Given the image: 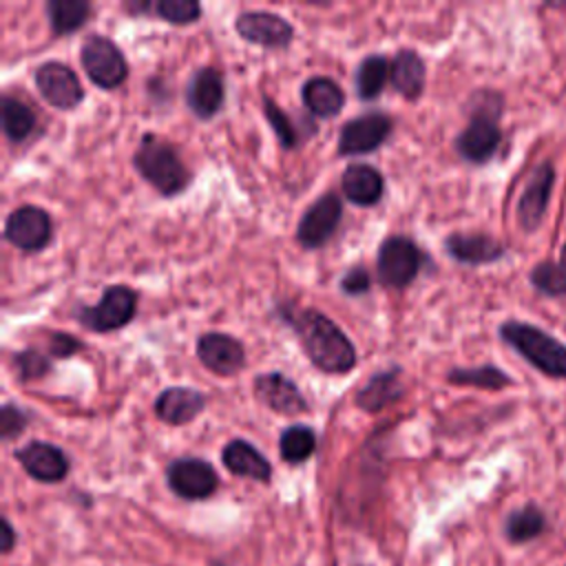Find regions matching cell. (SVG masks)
Instances as JSON below:
<instances>
[{"label":"cell","instance_id":"obj_21","mask_svg":"<svg viewBox=\"0 0 566 566\" xmlns=\"http://www.w3.org/2000/svg\"><path fill=\"white\" fill-rule=\"evenodd\" d=\"M402 396H405V387L400 382V369L391 367V369H380L374 376H369L356 391L354 400L363 411L376 413V411H382L385 407L394 405Z\"/></svg>","mask_w":566,"mask_h":566},{"label":"cell","instance_id":"obj_7","mask_svg":"<svg viewBox=\"0 0 566 566\" xmlns=\"http://www.w3.org/2000/svg\"><path fill=\"white\" fill-rule=\"evenodd\" d=\"M420 268H422V252L411 239L402 234H391L380 243L378 256H376V272H378V281L385 287H394V290L407 287L418 276Z\"/></svg>","mask_w":566,"mask_h":566},{"label":"cell","instance_id":"obj_32","mask_svg":"<svg viewBox=\"0 0 566 566\" xmlns=\"http://www.w3.org/2000/svg\"><path fill=\"white\" fill-rule=\"evenodd\" d=\"M316 449V433L305 424L287 427L279 438V453L287 464L305 462Z\"/></svg>","mask_w":566,"mask_h":566},{"label":"cell","instance_id":"obj_31","mask_svg":"<svg viewBox=\"0 0 566 566\" xmlns=\"http://www.w3.org/2000/svg\"><path fill=\"white\" fill-rule=\"evenodd\" d=\"M528 281L535 292L548 298H562L566 296V256L559 261H539L531 274Z\"/></svg>","mask_w":566,"mask_h":566},{"label":"cell","instance_id":"obj_6","mask_svg":"<svg viewBox=\"0 0 566 566\" xmlns=\"http://www.w3.org/2000/svg\"><path fill=\"white\" fill-rule=\"evenodd\" d=\"M80 62L88 80L106 91L117 88L128 77V62L119 46L99 33L88 35L80 49Z\"/></svg>","mask_w":566,"mask_h":566},{"label":"cell","instance_id":"obj_9","mask_svg":"<svg viewBox=\"0 0 566 566\" xmlns=\"http://www.w3.org/2000/svg\"><path fill=\"white\" fill-rule=\"evenodd\" d=\"M53 237V223L44 208L20 206L4 221V239L22 252H40Z\"/></svg>","mask_w":566,"mask_h":566},{"label":"cell","instance_id":"obj_35","mask_svg":"<svg viewBox=\"0 0 566 566\" xmlns=\"http://www.w3.org/2000/svg\"><path fill=\"white\" fill-rule=\"evenodd\" d=\"M15 363V374L22 382L29 380H40L51 371V358L38 349H20L13 356Z\"/></svg>","mask_w":566,"mask_h":566},{"label":"cell","instance_id":"obj_4","mask_svg":"<svg viewBox=\"0 0 566 566\" xmlns=\"http://www.w3.org/2000/svg\"><path fill=\"white\" fill-rule=\"evenodd\" d=\"M497 332L531 367L544 376L566 380V345L562 340L524 321H504Z\"/></svg>","mask_w":566,"mask_h":566},{"label":"cell","instance_id":"obj_39","mask_svg":"<svg viewBox=\"0 0 566 566\" xmlns=\"http://www.w3.org/2000/svg\"><path fill=\"white\" fill-rule=\"evenodd\" d=\"M2 528H4V546H2V551L9 553L13 548V542H15V535H13V528H11L9 520H2Z\"/></svg>","mask_w":566,"mask_h":566},{"label":"cell","instance_id":"obj_38","mask_svg":"<svg viewBox=\"0 0 566 566\" xmlns=\"http://www.w3.org/2000/svg\"><path fill=\"white\" fill-rule=\"evenodd\" d=\"M77 349H82V343L75 336H71L66 332L49 334V356H53V358H69Z\"/></svg>","mask_w":566,"mask_h":566},{"label":"cell","instance_id":"obj_34","mask_svg":"<svg viewBox=\"0 0 566 566\" xmlns=\"http://www.w3.org/2000/svg\"><path fill=\"white\" fill-rule=\"evenodd\" d=\"M263 115H265V119L270 122V126H272V130H274L279 144H281L283 148H294V146L298 144L301 135H298L296 124H294V122L290 119V115L283 113V111L279 108V104H276L272 97H268V95H263Z\"/></svg>","mask_w":566,"mask_h":566},{"label":"cell","instance_id":"obj_3","mask_svg":"<svg viewBox=\"0 0 566 566\" xmlns=\"http://www.w3.org/2000/svg\"><path fill=\"white\" fill-rule=\"evenodd\" d=\"M133 166L164 197H175L190 184V170L179 153L155 133H146L139 139Z\"/></svg>","mask_w":566,"mask_h":566},{"label":"cell","instance_id":"obj_12","mask_svg":"<svg viewBox=\"0 0 566 566\" xmlns=\"http://www.w3.org/2000/svg\"><path fill=\"white\" fill-rule=\"evenodd\" d=\"M166 480L172 493L184 500H206L219 486V475L201 458H177L166 469Z\"/></svg>","mask_w":566,"mask_h":566},{"label":"cell","instance_id":"obj_5","mask_svg":"<svg viewBox=\"0 0 566 566\" xmlns=\"http://www.w3.org/2000/svg\"><path fill=\"white\" fill-rule=\"evenodd\" d=\"M137 312V292L128 285H108L95 305H80L75 318L95 334L122 329Z\"/></svg>","mask_w":566,"mask_h":566},{"label":"cell","instance_id":"obj_27","mask_svg":"<svg viewBox=\"0 0 566 566\" xmlns=\"http://www.w3.org/2000/svg\"><path fill=\"white\" fill-rule=\"evenodd\" d=\"M44 9L55 35H66L82 29L91 15V4L86 0H49Z\"/></svg>","mask_w":566,"mask_h":566},{"label":"cell","instance_id":"obj_22","mask_svg":"<svg viewBox=\"0 0 566 566\" xmlns=\"http://www.w3.org/2000/svg\"><path fill=\"white\" fill-rule=\"evenodd\" d=\"M340 190L356 206H374L385 192V179L369 164H349L340 175Z\"/></svg>","mask_w":566,"mask_h":566},{"label":"cell","instance_id":"obj_18","mask_svg":"<svg viewBox=\"0 0 566 566\" xmlns=\"http://www.w3.org/2000/svg\"><path fill=\"white\" fill-rule=\"evenodd\" d=\"M226 99V88H223V75L214 66H201L197 69L186 86V102L188 108L199 117V119H210L214 117Z\"/></svg>","mask_w":566,"mask_h":566},{"label":"cell","instance_id":"obj_26","mask_svg":"<svg viewBox=\"0 0 566 566\" xmlns=\"http://www.w3.org/2000/svg\"><path fill=\"white\" fill-rule=\"evenodd\" d=\"M546 531V515L537 504H524L504 520V535L513 544H524Z\"/></svg>","mask_w":566,"mask_h":566},{"label":"cell","instance_id":"obj_10","mask_svg":"<svg viewBox=\"0 0 566 566\" xmlns=\"http://www.w3.org/2000/svg\"><path fill=\"white\" fill-rule=\"evenodd\" d=\"M40 95L57 111H71L84 99V88L77 73L57 60L44 62L33 73Z\"/></svg>","mask_w":566,"mask_h":566},{"label":"cell","instance_id":"obj_20","mask_svg":"<svg viewBox=\"0 0 566 566\" xmlns=\"http://www.w3.org/2000/svg\"><path fill=\"white\" fill-rule=\"evenodd\" d=\"M206 407V396L192 387H166L155 398V413L166 424H188Z\"/></svg>","mask_w":566,"mask_h":566},{"label":"cell","instance_id":"obj_13","mask_svg":"<svg viewBox=\"0 0 566 566\" xmlns=\"http://www.w3.org/2000/svg\"><path fill=\"white\" fill-rule=\"evenodd\" d=\"M555 186V168L551 161H542L528 177L517 199V223L524 232H535L546 217L551 192Z\"/></svg>","mask_w":566,"mask_h":566},{"label":"cell","instance_id":"obj_1","mask_svg":"<svg viewBox=\"0 0 566 566\" xmlns=\"http://www.w3.org/2000/svg\"><path fill=\"white\" fill-rule=\"evenodd\" d=\"M285 321L294 327L310 363L325 374H347L356 367V347L345 332L318 310L283 307Z\"/></svg>","mask_w":566,"mask_h":566},{"label":"cell","instance_id":"obj_28","mask_svg":"<svg viewBox=\"0 0 566 566\" xmlns=\"http://www.w3.org/2000/svg\"><path fill=\"white\" fill-rule=\"evenodd\" d=\"M0 111H2V130L9 142L13 144L24 142L35 130V113L22 99L13 95H2Z\"/></svg>","mask_w":566,"mask_h":566},{"label":"cell","instance_id":"obj_30","mask_svg":"<svg viewBox=\"0 0 566 566\" xmlns=\"http://www.w3.org/2000/svg\"><path fill=\"white\" fill-rule=\"evenodd\" d=\"M447 380L453 385H471L489 391H500L509 385H513V378L495 367V365H480V367H453L447 374Z\"/></svg>","mask_w":566,"mask_h":566},{"label":"cell","instance_id":"obj_14","mask_svg":"<svg viewBox=\"0 0 566 566\" xmlns=\"http://www.w3.org/2000/svg\"><path fill=\"white\" fill-rule=\"evenodd\" d=\"M237 33L263 49H285L294 38V27L272 11H243L234 20Z\"/></svg>","mask_w":566,"mask_h":566},{"label":"cell","instance_id":"obj_19","mask_svg":"<svg viewBox=\"0 0 566 566\" xmlns=\"http://www.w3.org/2000/svg\"><path fill=\"white\" fill-rule=\"evenodd\" d=\"M444 252L458 263L484 265L500 261L506 254V248L502 241L484 232H453L444 239Z\"/></svg>","mask_w":566,"mask_h":566},{"label":"cell","instance_id":"obj_33","mask_svg":"<svg viewBox=\"0 0 566 566\" xmlns=\"http://www.w3.org/2000/svg\"><path fill=\"white\" fill-rule=\"evenodd\" d=\"M126 9L135 11H155L157 18L166 20L168 24H190L201 15V4L195 0H159L155 4H126Z\"/></svg>","mask_w":566,"mask_h":566},{"label":"cell","instance_id":"obj_29","mask_svg":"<svg viewBox=\"0 0 566 566\" xmlns=\"http://www.w3.org/2000/svg\"><path fill=\"white\" fill-rule=\"evenodd\" d=\"M389 77V62L382 55H367L365 60H360V64L356 66L354 73V86H356V95L365 102L374 99L380 95L385 82Z\"/></svg>","mask_w":566,"mask_h":566},{"label":"cell","instance_id":"obj_2","mask_svg":"<svg viewBox=\"0 0 566 566\" xmlns=\"http://www.w3.org/2000/svg\"><path fill=\"white\" fill-rule=\"evenodd\" d=\"M504 99L491 88L475 91L469 99V124L455 137L458 155L475 166H482L493 159L502 144V117Z\"/></svg>","mask_w":566,"mask_h":566},{"label":"cell","instance_id":"obj_17","mask_svg":"<svg viewBox=\"0 0 566 566\" xmlns=\"http://www.w3.org/2000/svg\"><path fill=\"white\" fill-rule=\"evenodd\" d=\"M254 396L256 400L281 416H298L307 411V400L301 389L287 376L279 371L261 374L254 378Z\"/></svg>","mask_w":566,"mask_h":566},{"label":"cell","instance_id":"obj_24","mask_svg":"<svg viewBox=\"0 0 566 566\" xmlns=\"http://www.w3.org/2000/svg\"><path fill=\"white\" fill-rule=\"evenodd\" d=\"M424 62L413 49H400L389 62V82L407 99H418L424 91Z\"/></svg>","mask_w":566,"mask_h":566},{"label":"cell","instance_id":"obj_23","mask_svg":"<svg viewBox=\"0 0 566 566\" xmlns=\"http://www.w3.org/2000/svg\"><path fill=\"white\" fill-rule=\"evenodd\" d=\"M221 460H223V467L234 475L250 478L256 482H270L272 478L270 462L248 440H241V438L230 440L221 451Z\"/></svg>","mask_w":566,"mask_h":566},{"label":"cell","instance_id":"obj_11","mask_svg":"<svg viewBox=\"0 0 566 566\" xmlns=\"http://www.w3.org/2000/svg\"><path fill=\"white\" fill-rule=\"evenodd\" d=\"M340 217H343L340 197L336 192H325L303 212L296 226V241L305 250H316L325 245L334 237L340 223Z\"/></svg>","mask_w":566,"mask_h":566},{"label":"cell","instance_id":"obj_16","mask_svg":"<svg viewBox=\"0 0 566 566\" xmlns=\"http://www.w3.org/2000/svg\"><path fill=\"white\" fill-rule=\"evenodd\" d=\"M13 455L20 462V467L38 482H62L69 473L66 453L60 447L44 440H31L24 447H20Z\"/></svg>","mask_w":566,"mask_h":566},{"label":"cell","instance_id":"obj_8","mask_svg":"<svg viewBox=\"0 0 566 566\" xmlns=\"http://www.w3.org/2000/svg\"><path fill=\"white\" fill-rule=\"evenodd\" d=\"M391 128H394L391 117L380 111L352 117L340 126L338 155L343 157L367 155L385 144V139L391 135Z\"/></svg>","mask_w":566,"mask_h":566},{"label":"cell","instance_id":"obj_25","mask_svg":"<svg viewBox=\"0 0 566 566\" xmlns=\"http://www.w3.org/2000/svg\"><path fill=\"white\" fill-rule=\"evenodd\" d=\"M301 97L305 108L321 119L334 117L345 106V93L332 77L314 75L301 86Z\"/></svg>","mask_w":566,"mask_h":566},{"label":"cell","instance_id":"obj_36","mask_svg":"<svg viewBox=\"0 0 566 566\" xmlns=\"http://www.w3.org/2000/svg\"><path fill=\"white\" fill-rule=\"evenodd\" d=\"M27 422H29V416L22 407H18L13 402L2 405V409H0V433H2L4 442L13 440L18 433H22L27 429Z\"/></svg>","mask_w":566,"mask_h":566},{"label":"cell","instance_id":"obj_37","mask_svg":"<svg viewBox=\"0 0 566 566\" xmlns=\"http://www.w3.org/2000/svg\"><path fill=\"white\" fill-rule=\"evenodd\" d=\"M371 287V276L367 272V268L363 265H354L349 268L343 279H340V290L349 296H356V294H365L367 290Z\"/></svg>","mask_w":566,"mask_h":566},{"label":"cell","instance_id":"obj_15","mask_svg":"<svg viewBox=\"0 0 566 566\" xmlns=\"http://www.w3.org/2000/svg\"><path fill=\"white\" fill-rule=\"evenodd\" d=\"M197 358L217 376H234L245 365V349L230 334L206 332L197 340Z\"/></svg>","mask_w":566,"mask_h":566}]
</instances>
